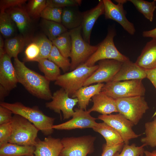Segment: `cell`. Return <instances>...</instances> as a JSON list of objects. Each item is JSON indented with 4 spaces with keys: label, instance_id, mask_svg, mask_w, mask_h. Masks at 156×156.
I'll return each mask as SVG.
<instances>
[{
    "label": "cell",
    "instance_id": "35",
    "mask_svg": "<svg viewBox=\"0 0 156 156\" xmlns=\"http://www.w3.org/2000/svg\"><path fill=\"white\" fill-rule=\"evenodd\" d=\"M36 41L40 48L39 55L36 62L42 59H48L53 46L52 42L44 36L39 37Z\"/></svg>",
    "mask_w": 156,
    "mask_h": 156
},
{
    "label": "cell",
    "instance_id": "32",
    "mask_svg": "<svg viewBox=\"0 0 156 156\" xmlns=\"http://www.w3.org/2000/svg\"><path fill=\"white\" fill-rule=\"evenodd\" d=\"M145 136L142 138L141 142L146 146L156 147V117L150 122L145 124Z\"/></svg>",
    "mask_w": 156,
    "mask_h": 156
},
{
    "label": "cell",
    "instance_id": "15",
    "mask_svg": "<svg viewBox=\"0 0 156 156\" xmlns=\"http://www.w3.org/2000/svg\"><path fill=\"white\" fill-rule=\"evenodd\" d=\"M11 58L6 53L0 57V86L9 92L16 88L18 83Z\"/></svg>",
    "mask_w": 156,
    "mask_h": 156
},
{
    "label": "cell",
    "instance_id": "30",
    "mask_svg": "<svg viewBox=\"0 0 156 156\" xmlns=\"http://www.w3.org/2000/svg\"><path fill=\"white\" fill-rule=\"evenodd\" d=\"M16 25L6 12L0 13V31L7 38L12 37L16 31Z\"/></svg>",
    "mask_w": 156,
    "mask_h": 156
},
{
    "label": "cell",
    "instance_id": "31",
    "mask_svg": "<svg viewBox=\"0 0 156 156\" xmlns=\"http://www.w3.org/2000/svg\"><path fill=\"white\" fill-rule=\"evenodd\" d=\"M136 9L151 22L153 20L154 12L156 9V0L149 2L144 0H129Z\"/></svg>",
    "mask_w": 156,
    "mask_h": 156
},
{
    "label": "cell",
    "instance_id": "44",
    "mask_svg": "<svg viewBox=\"0 0 156 156\" xmlns=\"http://www.w3.org/2000/svg\"><path fill=\"white\" fill-rule=\"evenodd\" d=\"M146 78L151 82L156 90V67L146 70Z\"/></svg>",
    "mask_w": 156,
    "mask_h": 156
},
{
    "label": "cell",
    "instance_id": "47",
    "mask_svg": "<svg viewBox=\"0 0 156 156\" xmlns=\"http://www.w3.org/2000/svg\"><path fill=\"white\" fill-rule=\"evenodd\" d=\"M144 154L145 156H156V150L151 152L145 150Z\"/></svg>",
    "mask_w": 156,
    "mask_h": 156
},
{
    "label": "cell",
    "instance_id": "13",
    "mask_svg": "<svg viewBox=\"0 0 156 156\" xmlns=\"http://www.w3.org/2000/svg\"><path fill=\"white\" fill-rule=\"evenodd\" d=\"M52 101L45 104L46 107L55 112L60 114L61 111L64 119L72 117L74 107L78 103L77 98H71L62 88L57 90L52 95Z\"/></svg>",
    "mask_w": 156,
    "mask_h": 156
},
{
    "label": "cell",
    "instance_id": "21",
    "mask_svg": "<svg viewBox=\"0 0 156 156\" xmlns=\"http://www.w3.org/2000/svg\"><path fill=\"white\" fill-rule=\"evenodd\" d=\"M5 11L10 16L19 32L23 35L25 34L31 24L30 16L26 10L22 6L12 8Z\"/></svg>",
    "mask_w": 156,
    "mask_h": 156
},
{
    "label": "cell",
    "instance_id": "17",
    "mask_svg": "<svg viewBox=\"0 0 156 156\" xmlns=\"http://www.w3.org/2000/svg\"><path fill=\"white\" fill-rule=\"evenodd\" d=\"M146 78V70L129 60L123 62L111 81H118L141 79Z\"/></svg>",
    "mask_w": 156,
    "mask_h": 156
},
{
    "label": "cell",
    "instance_id": "41",
    "mask_svg": "<svg viewBox=\"0 0 156 156\" xmlns=\"http://www.w3.org/2000/svg\"><path fill=\"white\" fill-rule=\"evenodd\" d=\"M26 0H1L0 1V13L6 10L16 7L22 6Z\"/></svg>",
    "mask_w": 156,
    "mask_h": 156
},
{
    "label": "cell",
    "instance_id": "11",
    "mask_svg": "<svg viewBox=\"0 0 156 156\" xmlns=\"http://www.w3.org/2000/svg\"><path fill=\"white\" fill-rule=\"evenodd\" d=\"M104 5V14L106 19L113 20L119 24L129 34L133 35L135 32L133 24L126 16V12L123 8V4L127 1L115 0L116 4L110 0H103Z\"/></svg>",
    "mask_w": 156,
    "mask_h": 156
},
{
    "label": "cell",
    "instance_id": "29",
    "mask_svg": "<svg viewBox=\"0 0 156 156\" xmlns=\"http://www.w3.org/2000/svg\"><path fill=\"white\" fill-rule=\"evenodd\" d=\"M60 53L66 57H70L71 49V38L69 31L66 32L52 41Z\"/></svg>",
    "mask_w": 156,
    "mask_h": 156
},
{
    "label": "cell",
    "instance_id": "9",
    "mask_svg": "<svg viewBox=\"0 0 156 156\" xmlns=\"http://www.w3.org/2000/svg\"><path fill=\"white\" fill-rule=\"evenodd\" d=\"M95 137L91 135L64 138L63 148L59 156H87L94 150Z\"/></svg>",
    "mask_w": 156,
    "mask_h": 156
},
{
    "label": "cell",
    "instance_id": "46",
    "mask_svg": "<svg viewBox=\"0 0 156 156\" xmlns=\"http://www.w3.org/2000/svg\"><path fill=\"white\" fill-rule=\"evenodd\" d=\"M0 98L1 102H2L4 98L8 94L9 91L5 90L2 86H0Z\"/></svg>",
    "mask_w": 156,
    "mask_h": 156
},
{
    "label": "cell",
    "instance_id": "18",
    "mask_svg": "<svg viewBox=\"0 0 156 156\" xmlns=\"http://www.w3.org/2000/svg\"><path fill=\"white\" fill-rule=\"evenodd\" d=\"M34 156H59L63 146L61 140L51 137L37 138Z\"/></svg>",
    "mask_w": 156,
    "mask_h": 156
},
{
    "label": "cell",
    "instance_id": "5",
    "mask_svg": "<svg viewBox=\"0 0 156 156\" xmlns=\"http://www.w3.org/2000/svg\"><path fill=\"white\" fill-rule=\"evenodd\" d=\"M69 31L72 42L70 70L72 71L84 63L96 51L98 45H91L84 40L82 35L81 26Z\"/></svg>",
    "mask_w": 156,
    "mask_h": 156
},
{
    "label": "cell",
    "instance_id": "34",
    "mask_svg": "<svg viewBox=\"0 0 156 156\" xmlns=\"http://www.w3.org/2000/svg\"><path fill=\"white\" fill-rule=\"evenodd\" d=\"M47 6V0H31L27 4L26 10L30 16L37 18L40 16Z\"/></svg>",
    "mask_w": 156,
    "mask_h": 156
},
{
    "label": "cell",
    "instance_id": "43",
    "mask_svg": "<svg viewBox=\"0 0 156 156\" xmlns=\"http://www.w3.org/2000/svg\"><path fill=\"white\" fill-rule=\"evenodd\" d=\"M124 143L115 146H107L105 144L103 147V152L101 156H113L117 152L122 149Z\"/></svg>",
    "mask_w": 156,
    "mask_h": 156
},
{
    "label": "cell",
    "instance_id": "3",
    "mask_svg": "<svg viewBox=\"0 0 156 156\" xmlns=\"http://www.w3.org/2000/svg\"><path fill=\"white\" fill-rule=\"evenodd\" d=\"M98 65L88 66L84 63L74 70L60 75L55 81L54 84L63 89L72 96L79 89L83 86L84 83L98 68Z\"/></svg>",
    "mask_w": 156,
    "mask_h": 156
},
{
    "label": "cell",
    "instance_id": "12",
    "mask_svg": "<svg viewBox=\"0 0 156 156\" xmlns=\"http://www.w3.org/2000/svg\"><path fill=\"white\" fill-rule=\"evenodd\" d=\"M122 63L110 59L99 61L98 68L86 81L83 86L95 83H106L111 81L120 69Z\"/></svg>",
    "mask_w": 156,
    "mask_h": 156
},
{
    "label": "cell",
    "instance_id": "40",
    "mask_svg": "<svg viewBox=\"0 0 156 156\" xmlns=\"http://www.w3.org/2000/svg\"><path fill=\"white\" fill-rule=\"evenodd\" d=\"M12 133L11 122L0 125V146L9 142Z\"/></svg>",
    "mask_w": 156,
    "mask_h": 156
},
{
    "label": "cell",
    "instance_id": "8",
    "mask_svg": "<svg viewBox=\"0 0 156 156\" xmlns=\"http://www.w3.org/2000/svg\"><path fill=\"white\" fill-rule=\"evenodd\" d=\"M115 100L118 112L137 125L149 109L144 96L120 98Z\"/></svg>",
    "mask_w": 156,
    "mask_h": 156
},
{
    "label": "cell",
    "instance_id": "27",
    "mask_svg": "<svg viewBox=\"0 0 156 156\" xmlns=\"http://www.w3.org/2000/svg\"><path fill=\"white\" fill-rule=\"evenodd\" d=\"M37 62L40 70L49 81H55L61 75L60 68L48 59H40Z\"/></svg>",
    "mask_w": 156,
    "mask_h": 156
},
{
    "label": "cell",
    "instance_id": "26",
    "mask_svg": "<svg viewBox=\"0 0 156 156\" xmlns=\"http://www.w3.org/2000/svg\"><path fill=\"white\" fill-rule=\"evenodd\" d=\"M26 40L24 37L17 36L7 38L5 41L4 49L6 53L10 57H17L23 50Z\"/></svg>",
    "mask_w": 156,
    "mask_h": 156
},
{
    "label": "cell",
    "instance_id": "1",
    "mask_svg": "<svg viewBox=\"0 0 156 156\" xmlns=\"http://www.w3.org/2000/svg\"><path fill=\"white\" fill-rule=\"evenodd\" d=\"M14 65L18 83L29 93L39 99H51L52 95L50 88V81L44 76L27 68L18 57L14 58Z\"/></svg>",
    "mask_w": 156,
    "mask_h": 156
},
{
    "label": "cell",
    "instance_id": "36",
    "mask_svg": "<svg viewBox=\"0 0 156 156\" xmlns=\"http://www.w3.org/2000/svg\"><path fill=\"white\" fill-rule=\"evenodd\" d=\"M145 146L144 144L140 146H136L135 144L130 145L124 144L121 152H116L113 156H140L144 153Z\"/></svg>",
    "mask_w": 156,
    "mask_h": 156
},
{
    "label": "cell",
    "instance_id": "51",
    "mask_svg": "<svg viewBox=\"0 0 156 156\" xmlns=\"http://www.w3.org/2000/svg\"><path fill=\"white\" fill-rule=\"evenodd\" d=\"M34 156L32 155H25V156Z\"/></svg>",
    "mask_w": 156,
    "mask_h": 156
},
{
    "label": "cell",
    "instance_id": "6",
    "mask_svg": "<svg viewBox=\"0 0 156 156\" xmlns=\"http://www.w3.org/2000/svg\"><path fill=\"white\" fill-rule=\"evenodd\" d=\"M142 80L135 79L122 81H110L104 85L101 91L114 99L144 96L146 89Z\"/></svg>",
    "mask_w": 156,
    "mask_h": 156
},
{
    "label": "cell",
    "instance_id": "33",
    "mask_svg": "<svg viewBox=\"0 0 156 156\" xmlns=\"http://www.w3.org/2000/svg\"><path fill=\"white\" fill-rule=\"evenodd\" d=\"M48 59L61 68L64 72L70 69L71 63L70 60L64 56L54 45Z\"/></svg>",
    "mask_w": 156,
    "mask_h": 156
},
{
    "label": "cell",
    "instance_id": "39",
    "mask_svg": "<svg viewBox=\"0 0 156 156\" xmlns=\"http://www.w3.org/2000/svg\"><path fill=\"white\" fill-rule=\"evenodd\" d=\"M25 60L27 61H36L40 53V48L35 41L30 43L26 48L25 52Z\"/></svg>",
    "mask_w": 156,
    "mask_h": 156
},
{
    "label": "cell",
    "instance_id": "7",
    "mask_svg": "<svg viewBox=\"0 0 156 156\" xmlns=\"http://www.w3.org/2000/svg\"><path fill=\"white\" fill-rule=\"evenodd\" d=\"M115 29H109L105 39L98 45L96 51L84 63L88 66H92L100 60H114L122 62L129 60L127 56L120 53L115 46L114 39L116 35Z\"/></svg>",
    "mask_w": 156,
    "mask_h": 156
},
{
    "label": "cell",
    "instance_id": "20",
    "mask_svg": "<svg viewBox=\"0 0 156 156\" xmlns=\"http://www.w3.org/2000/svg\"><path fill=\"white\" fill-rule=\"evenodd\" d=\"M135 63L145 70L156 67V38L146 43Z\"/></svg>",
    "mask_w": 156,
    "mask_h": 156
},
{
    "label": "cell",
    "instance_id": "19",
    "mask_svg": "<svg viewBox=\"0 0 156 156\" xmlns=\"http://www.w3.org/2000/svg\"><path fill=\"white\" fill-rule=\"evenodd\" d=\"M93 105L88 111L90 113L96 112L103 115L118 112L115 100L109 97L102 92L92 98Z\"/></svg>",
    "mask_w": 156,
    "mask_h": 156
},
{
    "label": "cell",
    "instance_id": "23",
    "mask_svg": "<svg viewBox=\"0 0 156 156\" xmlns=\"http://www.w3.org/2000/svg\"><path fill=\"white\" fill-rule=\"evenodd\" d=\"M83 16V12L79 10L78 6L63 8L61 23L67 30L75 29L81 26Z\"/></svg>",
    "mask_w": 156,
    "mask_h": 156
},
{
    "label": "cell",
    "instance_id": "38",
    "mask_svg": "<svg viewBox=\"0 0 156 156\" xmlns=\"http://www.w3.org/2000/svg\"><path fill=\"white\" fill-rule=\"evenodd\" d=\"M81 0H47V6L57 8L79 6L81 4Z\"/></svg>",
    "mask_w": 156,
    "mask_h": 156
},
{
    "label": "cell",
    "instance_id": "10",
    "mask_svg": "<svg viewBox=\"0 0 156 156\" xmlns=\"http://www.w3.org/2000/svg\"><path fill=\"white\" fill-rule=\"evenodd\" d=\"M98 118L114 129L120 135L125 144H129L131 140L140 135L136 134L133 130V123L119 113L101 115Z\"/></svg>",
    "mask_w": 156,
    "mask_h": 156
},
{
    "label": "cell",
    "instance_id": "22",
    "mask_svg": "<svg viewBox=\"0 0 156 156\" xmlns=\"http://www.w3.org/2000/svg\"><path fill=\"white\" fill-rule=\"evenodd\" d=\"M104 85L103 83H100L83 86L77 90L71 97L77 98L79 108L86 110L90 99L101 92Z\"/></svg>",
    "mask_w": 156,
    "mask_h": 156
},
{
    "label": "cell",
    "instance_id": "45",
    "mask_svg": "<svg viewBox=\"0 0 156 156\" xmlns=\"http://www.w3.org/2000/svg\"><path fill=\"white\" fill-rule=\"evenodd\" d=\"M142 36L144 37H151L156 38V27L151 30L143 31Z\"/></svg>",
    "mask_w": 156,
    "mask_h": 156
},
{
    "label": "cell",
    "instance_id": "24",
    "mask_svg": "<svg viewBox=\"0 0 156 156\" xmlns=\"http://www.w3.org/2000/svg\"><path fill=\"white\" fill-rule=\"evenodd\" d=\"M93 129L101 134L105 140V144L111 146L124 143L118 133L113 128L103 122L98 123Z\"/></svg>",
    "mask_w": 156,
    "mask_h": 156
},
{
    "label": "cell",
    "instance_id": "14",
    "mask_svg": "<svg viewBox=\"0 0 156 156\" xmlns=\"http://www.w3.org/2000/svg\"><path fill=\"white\" fill-rule=\"evenodd\" d=\"M71 119L61 124L54 125L53 129L57 130H71L76 129L93 128L98 123L96 118L93 117L88 110L80 108L75 109Z\"/></svg>",
    "mask_w": 156,
    "mask_h": 156
},
{
    "label": "cell",
    "instance_id": "25",
    "mask_svg": "<svg viewBox=\"0 0 156 156\" xmlns=\"http://www.w3.org/2000/svg\"><path fill=\"white\" fill-rule=\"evenodd\" d=\"M35 146H25L9 142L0 146V156L34 155Z\"/></svg>",
    "mask_w": 156,
    "mask_h": 156
},
{
    "label": "cell",
    "instance_id": "37",
    "mask_svg": "<svg viewBox=\"0 0 156 156\" xmlns=\"http://www.w3.org/2000/svg\"><path fill=\"white\" fill-rule=\"evenodd\" d=\"M62 8L47 6L40 16L43 19L61 23Z\"/></svg>",
    "mask_w": 156,
    "mask_h": 156
},
{
    "label": "cell",
    "instance_id": "42",
    "mask_svg": "<svg viewBox=\"0 0 156 156\" xmlns=\"http://www.w3.org/2000/svg\"><path fill=\"white\" fill-rule=\"evenodd\" d=\"M12 114L10 109L0 105V125L11 122L13 117Z\"/></svg>",
    "mask_w": 156,
    "mask_h": 156
},
{
    "label": "cell",
    "instance_id": "28",
    "mask_svg": "<svg viewBox=\"0 0 156 156\" xmlns=\"http://www.w3.org/2000/svg\"><path fill=\"white\" fill-rule=\"evenodd\" d=\"M41 26L44 32L51 41L68 31L61 23L44 19Z\"/></svg>",
    "mask_w": 156,
    "mask_h": 156
},
{
    "label": "cell",
    "instance_id": "49",
    "mask_svg": "<svg viewBox=\"0 0 156 156\" xmlns=\"http://www.w3.org/2000/svg\"><path fill=\"white\" fill-rule=\"evenodd\" d=\"M156 115V111L154 113V114H153V117H154Z\"/></svg>",
    "mask_w": 156,
    "mask_h": 156
},
{
    "label": "cell",
    "instance_id": "2",
    "mask_svg": "<svg viewBox=\"0 0 156 156\" xmlns=\"http://www.w3.org/2000/svg\"><path fill=\"white\" fill-rule=\"evenodd\" d=\"M0 105L11 110L14 114L19 115L33 124L44 135L51 134L55 118L44 114L38 108L26 106L19 102L9 103L1 102Z\"/></svg>",
    "mask_w": 156,
    "mask_h": 156
},
{
    "label": "cell",
    "instance_id": "50",
    "mask_svg": "<svg viewBox=\"0 0 156 156\" xmlns=\"http://www.w3.org/2000/svg\"><path fill=\"white\" fill-rule=\"evenodd\" d=\"M144 155V153L142 154L140 156H143Z\"/></svg>",
    "mask_w": 156,
    "mask_h": 156
},
{
    "label": "cell",
    "instance_id": "48",
    "mask_svg": "<svg viewBox=\"0 0 156 156\" xmlns=\"http://www.w3.org/2000/svg\"><path fill=\"white\" fill-rule=\"evenodd\" d=\"M5 43H4L3 40L0 35V48H3L4 46Z\"/></svg>",
    "mask_w": 156,
    "mask_h": 156
},
{
    "label": "cell",
    "instance_id": "16",
    "mask_svg": "<svg viewBox=\"0 0 156 156\" xmlns=\"http://www.w3.org/2000/svg\"><path fill=\"white\" fill-rule=\"evenodd\" d=\"M104 5L103 0H99L94 8L83 12V16L81 25L82 36L84 40L90 44V39L93 27L98 18L104 14Z\"/></svg>",
    "mask_w": 156,
    "mask_h": 156
},
{
    "label": "cell",
    "instance_id": "4",
    "mask_svg": "<svg viewBox=\"0 0 156 156\" xmlns=\"http://www.w3.org/2000/svg\"><path fill=\"white\" fill-rule=\"evenodd\" d=\"M12 133L9 142L25 146H34L39 130L23 117L14 114L11 122Z\"/></svg>",
    "mask_w": 156,
    "mask_h": 156
}]
</instances>
